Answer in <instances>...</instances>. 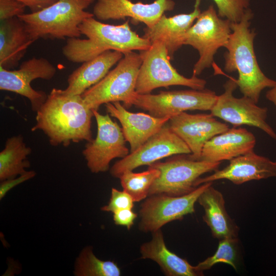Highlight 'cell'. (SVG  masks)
Returning <instances> with one entry per match:
<instances>
[{
  "instance_id": "1",
  "label": "cell",
  "mask_w": 276,
  "mask_h": 276,
  "mask_svg": "<svg viewBox=\"0 0 276 276\" xmlns=\"http://www.w3.org/2000/svg\"><path fill=\"white\" fill-rule=\"evenodd\" d=\"M93 110L85 103L82 95L66 94L53 88L36 111V124L32 131L41 130L51 145L68 147L71 143L92 139Z\"/></svg>"
},
{
  "instance_id": "2",
  "label": "cell",
  "mask_w": 276,
  "mask_h": 276,
  "mask_svg": "<svg viewBox=\"0 0 276 276\" xmlns=\"http://www.w3.org/2000/svg\"><path fill=\"white\" fill-rule=\"evenodd\" d=\"M82 34L87 39L67 38L62 53L68 61L83 63L108 50L123 54L147 50L151 43L140 37L130 28L129 20L123 24L112 25L102 23L94 17L84 19L79 26Z\"/></svg>"
},
{
  "instance_id": "3",
  "label": "cell",
  "mask_w": 276,
  "mask_h": 276,
  "mask_svg": "<svg viewBox=\"0 0 276 276\" xmlns=\"http://www.w3.org/2000/svg\"><path fill=\"white\" fill-rule=\"evenodd\" d=\"M253 13L249 8L241 20L231 22L232 33L225 45L224 70L228 73L237 71L236 83L243 96L258 103L262 91L271 88L276 81L268 78L261 70L255 55L254 41L256 33L250 30Z\"/></svg>"
},
{
  "instance_id": "4",
  "label": "cell",
  "mask_w": 276,
  "mask_h": 276,
  "mask_svg": "<svg viewBox=\"0 0 276 276\" xmlns=\"http://www.w3.org/2000/svg\"><path fill=\"white\" fill-rule=\"evenodd\" d=\"M95 0H57L39 11L23 14L20 19L32 38L64 39L79 38V26L93 13L85 11Z\"/></svg>"
},
{
  "instance_id": "5",
  "label": "cell",
  "mask_w": 276,
  "mask_h": 276,
  "mask_svg": "<svg viewBox=\"0 0 276 276\" xmlns=\"http://www.w3.org/2000/svg\"><path fill=\"white\" fill-rule=\"evenodd\" d=\"M142 62L140 53L134 51L124 53L112 70L82 95L86 105L91 110L115 102H122L126 107L131 106L137 94L135 87Z\"/></svg>"
},
{
  "instance_id": "6",
  "label": "cell",
  "mask_w": 276,
  "mask_h": 276,
  "mask_svg": "<svg viewBox=\"0 0 276 276\" xmlns=\"http://www.w3.org/2000/svg\"><path fill=\"white\" fill-rule=\"evenodd\" d=\"M142 62L135 87L138 94H148L159 87L180 85L193 89L205 88V80L192 75L187 78L180 74L172 66L165 44L160 40L152 42L146 50L141 51Z\"/></svg>"
},
{
  "instance_id": "7",
  "label": "cell",
  "mask_w": 276,
  "mask_h": 276,
  "mask_svg": "<svg viewBox=\"0 0 276 276\" xmlns=\"http://www.w3.org/2000/svg\"><path fill=\"white\" fill-rule=\"evenodd\" d=\"M220 164L195 159L190 154L175 155L164 162H156L148 166L160 172L149 190V196H179L188 194L197 188L196 182L200 176L218 170Z\"/></svg>"
},
{
  "instance_id": "8",
  "label": "cell",
  "mask_w": 276,
  "mask_h": 276,
  "mask_svg": "<svg viewBox=\"0 0 276 276\" xmlns=\"http://www.w3.org/2000/svg\"><path fill=\"white\" fill-rule=\"evenodd\" d=\"M231 22L220 17L213 5L201 12L187 32L184 45L196 49L199 55L194 65L193 75H200L204 70L210 67L218 50L224 47L232 33Z\"/></svg>"
},
{
  "instance_id": "9",
  "label": "cell",
  "mask_w": 276,
  "mask_h": 276,
  "mask_svg": "<svg viewBox=\"0 0 276 276\" xmlns=\"http://www.w3.org/2000/svg\"><path fill=\"white\" fill-rule=\"evenodd\" d=\"M218 96L208 89L160 91L157 94H137L131 106L157 118L170 117L188 110H211Z\"/></svg>"
},
{
  "instance_id": "10",
  "label": "cell",
  "mask_w": 276,
  "mask_h": 276,
  "mask_svg": "<svg viewBox=\"0 0 276 276\" xmlns=\"http://www.w3.org/2000/svg\"><path fill=\"white\" fill-rule=\"evenodd\" d=\"M97 125L95 139L87 142L82 151L87 166L94 173L104 172L109 169L111 161L123 158L130 152L122 127L107 113L92 110Z\"/></svg>"
},
{
  "instance_id": "11",
  "label": "cell",
  "mask_w": 276,
  "mask_h": 276,
  "mask_svg": "<svg viewBox=\"0 0 276 276\" xmlns=\"http://www.w3.org/2000/svg\"><path fill=\"white\" fill-rule=\"evenodd\" d=\"M213 182L202 183L190 193L174 196L166 194L149 196L141 204L139 211V229L144 232H154L167 223L181 220L195 212V203L204 190Z\"/></svg>"
},
{
  "instance_id": "12",
  "label": "cell",
  "mask_w": 276,
  "mask_h": 276,
  "mask_svg": "<svg viewBox=\"0 0 276 276\" xmlns=\"http://www.w3.org/2000/svg\"><path fill=\"white\" fill-rule=\"evenodd\" d=\"M236 80L230 78L224 83V91L218 96L211 113L235 127L245 125L258 128L276 140V133L266 121L267 108L258 106L247 97L236 98L234 96V91L238 87Z\"/></svg>"
},
{
  "instance_id": "13",
  "label": "cell",
  "mask_w": 276,
  "mask_h": 276,
  "mask_svg": "<svg viewBox=\"0 0 276 276\" xmlns=\"http://www.w3.org/2000/svg\"><path fill=\"white\" fill-rule=\"evenodd\" d=\"M187 145L167 123L157 133L134 151L117 161L110 170L112 176L119 178L125 171L150 165L163 158L178 154H189Z\"/></svg>"
},
{
  "instance_id": "14",
  "label": "cell",
  "mask_w": 276,
  "mask_h": 276,
  "mask_svg": "<svg viewBox=\"0 0 276 276\" xmlns=\"http://www.w3.org/2000/svg\"><path fill=\"white\" fill-rule=\"evenodd\" d=\"M56 73V67L44 58L33 57L25 61L17 70L0 66V89L12 91L28 99L34 111L45 101L48 95L34 89L31 83L36 79L50 80Z\"/></svg>"
},
{
  "instance_id": "15",
  "label": "cell",
  "mask_w": 276,
  "mask_h": 276,
  "mask_svg": "<svg viewBox=\"0 0 276 276\" xmlns=\"http://www.w3.org/2000/svg\"><path fill=\"white\" fill-rule=\"evenodd\" d=\"M170 129L189 147L190 156L199 160L203 146L213 137L229 128L210 113L190 114L183 112L168 122Z\"/></svg>"
},
{
  "instance_id": "16",
  "label": "cell",
  "mask_w": 276,
  "mask_h": 276,
  "mask_svg": "<svg viewBox=\"0 0 276 276\" xmlns=\"http://www.w3.org/2000/svg\"><path fill=\"white\" fill-rule=\"evenodd\" d=\"M175 6L173 0H155L150 4L134 3L130 0H97L93 14L100 20L128 17L134 22H142L150 28L165 12L173 10Z\"/></svg>"
},
{
  "instance_id": "17",
  "label": "cell",
  "mask_w": 276,
  "mask_h": 276,
  "mask_svg": "<svg viewBox=\"0 0 276 276\" xmlns=\"http://www.w3.org/2000/svg\"><path fill=\"white\" fill-rule=\"evenodd\" d=\"M276 177V162L255 153L254 151L240 155L229 160L224 168L205 177H200L196 186L214 181L226 179L235 185L255 180Z\"/></svg>"
},
{
  "instance_id": "18",
  "label": "cell",
  "mask_w": 276,
  "mask_h": 276,
  "mask_svg": "<svg viewBox=\"0 0 276 276\" xmlns=\"http://www.w3.org/2000/svg\"><path fill=\"white\" fill-rule=\"evenodd\" d=\"M104 105L107 113L120 122L125 139L130 145V152L136 150L157 133L170 119L129 111L120 102Z\"/></svg>"
},
{
  "instance_id": "19",
  "label": "cell",
  "mask_w": 276,
  "mask_h": 276,
  "mask_svg": "<svg viewBox=\"0 0 276 276\" xmlns=\"http://www.w3.org/2000/svg\"><path fill=\"white\" fill-rule=\"evenodd\" d=\"M201 0H195L193 11L187 14H179L167 17L164 14L152 27L144 29L143 37L152 43L160 40L165 44L171 59L174 53L184 45L186 35L201 13Z\"/></svg>"
},
{
  "instance_id": "20",
  "label": "cell",
  "mask_w": 276,
  "mask_h": 276,
  "mask_svg": "<svg viewBox=\"0 0 276 276\" xmlns=\"http://www.w3.org/2000/svg\"><path fill=\"white\" fill-rule=\"evenodd\" d=\"M256 143L252 133L244 128L234 127L207 141L199 160L215 163L230 160L254 151Z\"/></svg>"
},
{
  "instance_id": "21",
  "label": "cell",
  "mask_w": 276,
  "mask_h": 276,
  "mask_svg": "<svg viewBox=\"0 0 276 276\" xmlns=\"http://www.w3.org/2000/svg\"><path fill=\"white\" fill-rule=\"evenodd\" d=\"M123 56L124 54L121 52L108 50L83 62L69 75L68 85L64 91L69 95H82L101 81Z\"/></svg>"
},
{
  "instance_id": "22",
  "label": "cell",
  "mask_w": 276,
  "mask_h": 276,
  "mask_svg": "<svg viewBox=\"0 0 276 276\" xmlns=\"http://www.w3.org/2000/svg\"><path fill=\"white\" fill-rule=\"evenodd\" d=\"M34 41L18 17L1 21L0 66L8 70L16 67Z\"/></svg>"
},
{
  "instance_id": "23",
  "label": "cell",
  "mask_w": 276,
  "mask_h": 276,
  "mask_svg": "<svg viewBox=\"0 0 276 276\" xmlns=\"http://www.w3.org/2000/svg\"><path fill=\"white\" fill-rule=\"evenodd\" d=\"M197 201L204 209L203 221L214 238L219 240L238 237L239 228L228 214L220 191L211 185L201 194Z\"/></svg>"
},
{
  "instance_id": "24",
  "label": "cell",
  "mask_w": 276,
  "mask_h": 276,
  "mask_svg": "<svg viewBox=\"0 0 276 276\" xmlns=\"http://www.w3.org/2000/svg\"><path fill=\"white\" fill-rule=\"evenodd\" d=\"M152 233L151 240L143 243L140 247L142 259L155 262L167 276L200 275L195 266L167 247L161 229Z\"/></svg>"
},
{
  "instance_id": "25",
  "label": "cell",
  "mask_w": 276,
  "mask_h": 276,
  "mask_svg": "<svg viewBox=\"0 0 276 276\" xmlns=\"http://www.w3.org/2000/svg\"><path fill=\"white\" fill-rule=\"evenodd\" d=\"M32 149L27 146L21 135L7 139L4 149L0 152V180L14 178L27 171L30 166L27 156Z\"/></svg>"
},
{
  "instance_id": "26",
  "label": "cell",
  "mask_w": 276,
  "mask_h": 276,
  "mask_svg": "<svg viewBox=\"0 0 276 276\" xmlns=\"http://www.w3.org/2000/svg\"><path fill=\"white\" fill-rule=\"evenodd\" d=\"M121 273L117 263L98 258L91 246H86L81 251L76 260L74 270L76 276H119Z\"/></svg>"
},
{
  "instance_id": "27",
  "label": "cell",
  "mask_w": 276,
  "mask_h": 276,
  "mask_svg": "<svg viewBox=\"0 0 276 276\" xmlns=\"http://www.w3.org/2000/svg\"><path fill=\"white\" fill-rule=\"evenodd\" d=\"M159 174L158 169L149 166L141 172L125 171L119 178L123 190L130 195L134 202H139L149 196V190Z\"/></svg>"
},
{
  "instance_id": "28",
  "label": "cell",
  "mask_w": 276,
  "mask_h": 276,
  "mask_svg": "<svg viewBox=\"0 0 276 276\" xmlns=\"http://www.w3.org/2000/svg\"><path fill=\"white\" fill-rule=\"evenodd\" d=\"M240 242L238 238H225L219 240L215 253L195 266L200 275L203 271L210 269L214 265L223 263L237 270L240 258Z\"/></svg>"
},
{
  "instance_id": "29",
  "label": "cell",
  "mask_w": 276,
  "mask_h": 276,
  "mask_svg": "<svg viewBox=\"0 0 276 276\" xmlns=\"http://www.w3.org/2000/svg\"><path fill=\"white\" fill-rule=\"evenodd\" d=\"M218 9V15L231 22H239L249 9V0H213Z\"/></svg>"
},
{
  "instance_id": "30",
  "label": "cell",
  "mask_w": 276,
  "mask_h": 276,
  "mask_svg": "<svg viewBox=\"0 0 276 276\" xmlns=\"http://www.w3.org/2000/svg\"><path fill=\"white\" fill-rule=\"evenodd\" d=\"M134 202L132 197L126 191H119L114 188L111 189V197L107 205L101 210L104 212L114 213L123 209H132Z\"/></svg>"
},
{
  "instance_id": "31",
  "label": "cell",
  "mask_w": 276,
  "mask_h": 276,
  "mask_svg": "<svg viewBox=\"0 0 276 276\" xmlns=\"http://www.w3.org/2000/svg\"><path fill=\"white\" fill-rule=\"evenodd\" d=\"M26 6L17 0H0V20L24 14Z\"/></svg>"
},
{
  "instance_id": "32",
  "label": "cell",
  "mask_w": 276,
  "mask_h": 276,
  "mask_svg": "<svg viewBox=\"0 0 276 276\" xmlns=\"http://www.w3.org/2000/svg\"><path fill=\"white\" fill-rule=\"evenodd\" d=\"M36 173L34 171H26L25 173L19 175L17 178L15 177L1 181L0 186V199H3L6 193L11 189L34 177Z\"/></svg>"
},
{
  "instance_id": "33",
  "label": "cell",
  "mask_w": 276,
  "mask_h": 276,
  "mask_svg": "<svg viewBox=\"0 0 276 276\" xmlns=\"http://www.w3.org/2000/svg\"><path fill=\"white\" fill-rule=\"evenodd\" d=\"M137 214L132 211V209H123L113 213V220L117 225L126 227L130 229L134 224Z\"/></svg>"
},
{
  "instance_id": "34",
  "label": "cell",
  "mask_w": 276,
  "mask_h": 276,
  "mask_svg": "<svg viewBox=\"0 0 276 276\" xmlns=\"http://www.w3.org/2000/svg\"><path fill=\"white\" fill-rule=\"evenodd\" d=\"M23 3L32 11L34 12L45 8L57 0H17Z\"/></svg>"
},
{
  "instance_id": "35",
  "label": "cell",
  "mask_w": 276,
  "mask_h": 276,
  "mask_svg": "<svg viewBox=\"0 0 276 276\" xmlns=\"http://www.w3.org/2000/svg\"><path fill=\"white\" fill-rule=\"evenodd\" d=\"M266 97L276 107V84L267 91Z\"/></svg>"
}]
</instances>
